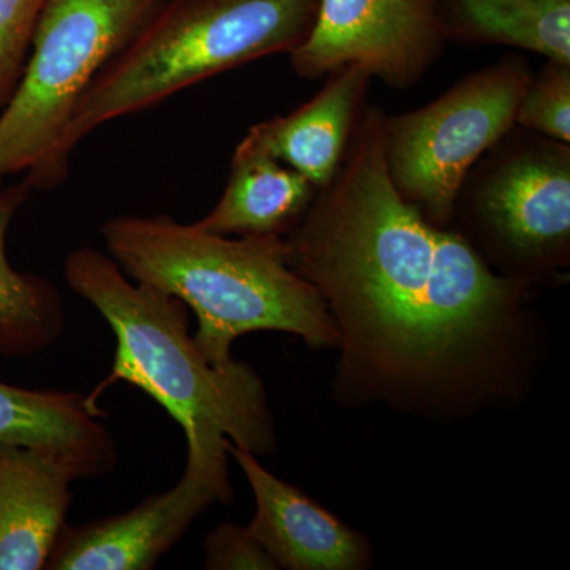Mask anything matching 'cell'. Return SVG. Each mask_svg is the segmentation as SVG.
Returning a JSON list of instances; mask_svg holds the SVG:
<instances>
[{
    "label": "cell",
    "mask_w": 570,
    "mask_h": 570,
    "mask_svg": "<svg viewBox=\"0 0 570 570\" xmlns=\"http://www.w3.org/2000/svg\"><path fill=\"white\" fill-rule=\"evenodd\" d=\"M381 119L360 112L336 175L284 236L335 321L336 395L434 419L517 400L538 355L531 285L397 193Z\"/></svg>",
    "instance_id": "cell-1"
},
{
    "label": "cell",
    "mask_w": 570,
    "mask_h": 570,
    "mask_svg": "<svg viewBox=\"0 0 570 570\" xmlns=\"http://www.w3.org/2000/svg\"><path fill=\"white\" fill-rule=\"evenodd\" d=\"M66 281L115 332L110 385L126 381L163 404L187 439L184 474L234 501L228 479L230 441L255 456L275 452V420L264 382L253 367L214 366L189 335L187 306L175 296L135 283L108 254L80 247L66 261Z\"/></svg>",
    "instance_id": "cell-2"
},
{
    "label": "cell",
    "mask_w": 570,
    "mask_h": 570,
    "mask_svg": "<svg viewBox=\"0 0 570 570\" xmlns=\"http://www.w3.org/2000/svg\"><path fill=\"white\" fill-rule=\"evenodd\" d=\"M100 234L130 279L194 311V341L214 366L232 365L235 341L261 330L311 348L340 344L324 296L288 264L284 236L232 238L167 216L116 217Z\"/></svg>",
    "instance_id": "cell-3"
},
{
    "label": "cell",
    "mask_w": 570,
    "mask_h": 570,
    "mask_svg": "<svg viewBox=\"0 0 570 570\" xmlns=\"http://www.w3.org/2000/svg\"><path fill=\"white\" fill-rule=\"evenodd\" d=\"M318 0H170L146 22L77 105L66 149L97 127L146 110L265 56L291 55L309 36Z\"/></svg>",
    "instance_id": "cell-4"
},
{
    "label": "cell",
    "mask_w": 570,
    "mask_h": 570,
    "mask_svg": "<svg viewBox=\"0 0 570 570\" xmlns=\"http://www.w3.org/2000/svg\"><path fill=\"white\" fill-rule=\"evenodd\" d=\"M164 0H45L32 56L0 116V175L29 171L37 187L67 170L63 149L82 94L151 20Z\"/></svg>",
    "instance_id": "cell-5"
},
{
    "label": "cell",
    "mask_w": 570,
    "mask_h": 570,
    "mask_svg": "<svg viewBox=\"0 0 570 570\" xmlns=\"http://www.w3.org/2000/svg\"><path fill=\"white\" fill-rule=\"evenodd\" d=\"M475 165L455 216L491 268L531 287L568 268L569 142L515 126Z\"/></svg>",
    "instance_id": "cell-6"
},
{
    "label": "cell",
    "mask_w": 570,
    "mask_h": 570,
    "mask_svg": "<svg viewBox=\"0 0 570 570\" xmlns=\"http://www.w3.org/2000/svg\"><path fill=\"white\" fill-rule=\"evenodd\" d=\"M531 77L527 59L508 56L419 110L382 112L390 178L431 223H453L461 187L475 164L515 127Z\"/></svg>",
    "instance_id": "cell-7"
},
{
    "label": "cell",
    "mask_w": 570,
    "mask_h": 570,
    "mask_svg": "<svg viewBox=\"0 0 570 570\" xmlns=\"http://www.w3.org/2000/svg\"><path fill=\"white\" fill-rule=\"evenodd\" d=\"M445 43L431 0H318L313 29L291 62L307 80L358 67L407 89L436 63Z\"/></svg>",
    "instance_id": "cell-8"
},
{
    "label": "cell",
    "mask_w": 570,
    "mask_h": 570,
    "mask_svg": "<svg viewBox=\"0 0 570 570\" xmlns=\"http://www.w3.org/2000/svg\"><path fill=\"white\" fill-rule=\"evenodd\" d=\"M225 449L253 489L255 515L247 528L277 569L363 570L373 566V547L365 535L302 490L277 479L254 453L230 441Z\"/></svg>",
    "instance_id": "cell-9"
},
{
    "label": "cell",
    "mask_w": 570,
    "mask_h": 570,
    "mask_svg": "<svg viewBox=\"0 0 570 570\" xmlns=\"http://www.w3.org/2000/svg\"><path fill=\"white\" fill-rule=\"evenodd\" d=\"M216 502L208 487L184 474L174 489L145 499L129 512L86 527H63L45 569H154Z\"/></svg>",
    "instance_id": "cell-10"
},
{
    "label": "cell",
    "mask_w": 570,
    "mask_h": 570,
    "mask_svg": "<svg viewBox=\"0 0 570 570\" xmlns=\"http://www.w3.org/2000/svg\"><path fill=\"white\" fill-rule=\"evenodd\" d=\"M78 479L51 453L0 444V570L47 568Z\"/></svg>",
    "instance_id": "cell-11"
},
{
    "label": "cell",
    "mask_w": 570,
    "mask_h": 570,
    "mask_svg": "<svg viewBox=\"0 0 570 570\" xmlns=\"http://www.w3.org/2000/svg\"><path fill=\"white\" fill-rule=\"evenodd\" d=\"M370 80L358 67L332 71L309 102L291 115L257 124L242 142L294 168L322 189L340 168Z\"/></svg>",
    "instance_id": "cell-12"
},
{
    "label": "cell",
    "mask_w": 570,
    "mask_h": 570,
    "mask_svg": "<svg viewBox=\"0 0 570 570\" xmlns=\"http://www.w3.org/2000/svg\"><path fill=\"white\" fill-rule=\"evenodd\" d=\"M92 400L75 392L26 389L0 381V444L51 453L78 478H97L116 463L115 441Z\"/></svg>",
    "instance_id": "cell-13"
},
{
    "label": "cell",
    "mask_w": 570,
    "mask_h": 570,
    "mask_svg": "<svg viewBox=\"0 0 570 570\" xmlns=\"http://www.w3.org/2000/svg\"><path fill=\"white\" fill-rule=\"evenodd\" d=\"M316 194L294 168L239 142L223 197L195 224L224 236H285Z\"/></svg>",
    "instance_id": "cell-14"
},
{
    "label": "cell",
    "mask_w": 570,
    "mask_h": 570,
    "mask_svg": "<svg viewBox=\"0 0 570 570\" xmlns=\"http://www.w3.org/2000/svg\"><path fill=\"white\" fill-rule=\"evenodd\" d=\"M445 41L498 45L570 62V0H431Z\"/></svg>",
    "instance_id": "cell-15"
},
{
    "label": "cell",
    "mask_w": 570,
    "mask_h": 570,
    "mask_svg": "<svg viewBox=\"0 0 570 570\" xmlns=\"http://www.w3.org/2000/svg\"><path fill=\"white\" fill-rule=\"evenodd\" d=\"M22 200L20 189L0 193V355L28 356L61 336L66 317L56 288L18 272L7 257V234Z\"/></svg>",
    "instance_id": "cell-16"
},
{
    "label": "cell",
    "mask_w": 570,
    "mask_h": 570,
    "mask_svg": "<svg viewBox=\"0 0 570 570\" xmlns=\"http://www.w3.org/2000/svg\"><path fill=\"white\" fill-rule=\"evenodd\" d=\"M515 126L551 140L570 141V62L549 59L538 77H531Z\"/></svg>",
    "instance_id": "cell-17"
},
{
    "label": "cell",
    "mask_w": 570,
    "mask_h": 570,
    "mask_svg": "<svg viewBox=\"0 0 570 570\" xmlns=\"http://www.w3.org/2000/svg\"><path fill=\"white\" fill-rule=\"evenodd\" d=\"M45 0H0V104L17 88Z\"/></svg>",
    "instance_id": "cell-18"
},
{
    "label": "cell",
    "mask_w": 570,
    "mask_h": 570,
    "mask_svg": "<svg viewBox=\"0 0 570 570\" xmlns=\"http://www.w3.org/2000/svg\"><path fill=\"white\" fill-rule=\"evenodd\" d=\"M205 568L209 570H276L275 561L247 527L225 523L205 539Z\"/></svg>",
    "instance_id": "cell-19"
}]
</instances>
